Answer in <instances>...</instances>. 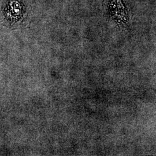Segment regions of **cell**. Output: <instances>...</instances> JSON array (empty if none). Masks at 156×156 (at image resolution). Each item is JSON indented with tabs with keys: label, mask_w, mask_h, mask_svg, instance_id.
<instances>
[{
	"label": "cell",
	"mask_w": 156,
	"mask_h": 156,
	"mask_svg": "<svg viewBox=\"0 0 156 156\" xmlns=\"http://www.w3.org/2000/svg\"><path fill=\"white\" fill-rule=\"evenodd\" d=\"M4 15L6 20L11 24L19 22L23 16L22 6L16 0L10 1L5 7Z\"/></svg>",
	"instance_id": "1"
}]
</instances>
